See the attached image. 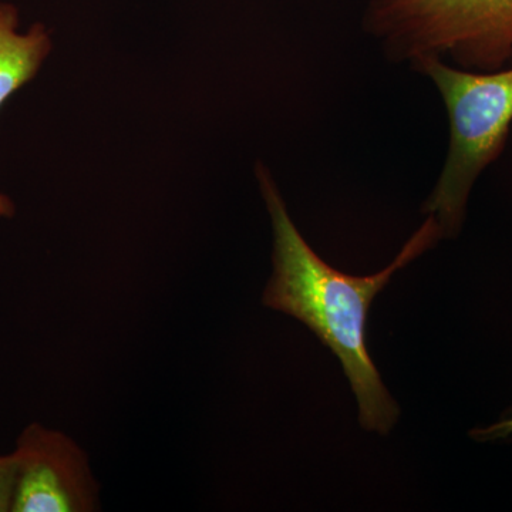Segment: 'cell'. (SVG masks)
Masks as SVG:
<instances>
[{"instance_id": "7", "label": "cell", "mask_w": 512, "mask_h": 512, "mask_svg": "<svg viewBox=\"0 0 512 512\" xmlns=\"http://www.w3.org/2000/svg\"><path fill=\"white\" fill-rule=\"evenodd\" d=\"M512 434V417L488 427V429L474 431V436L480 440L504 439Z\"/></svg>"}, {"instance_id": "4", "label": "cell", "mask_w": 512, "mask_h": 512, "mask_svg": "<svg viewBox=\"0 0 512 512\" xmlns=\"http://www.w3.org/2000/svg\"><path fill=\"white\" fill-rule=\"evenodd\" d=\"M16 483L12 512H92L100 488L89 457L73 439L42 424H29L13 451Z\"/></svg>"}, {"instance_id": "8", "label": "cell", "mask_w": 512, "mask_h": 512, "mask_svg": "<svg viewBox=\"0 0 512 512\" xmlns=\"http://www.w3.org/2000/svg\"><path fill=\"white\" fill-rule=\"evenodd\" d=\"M15 205L6 195L0 194V217H13Z\"/></svg>"}, {"instance_id": "1", "label": "cell", "mask_w": 512, "mask_h": 512, "mask_svg": "<svg viewBox=\"0 0 512 512\" xmlns=\"http://www.w3.org/2000/svg\"><path fill=\"white\" fill-rule=\"evenodd\" d=\"M256 177L274 229V272L262 302L301 320L342 363L359 404L363 429L387 434L400 410L380 379L366 343L370 303L394 272L409 265L443 238L433 215L404 245L392 264L372 276H350L326 264L302 237L274 178L258 164Z\"/></svg>"}, {"instance_id": "2", "label": "cell", "mask_w": 512, "mask_h": 512, "mask_svg": "<svg viewBox=\"0 0 512 512\" xmlns=\"http://www.w3.org/2000/svg\"><path fill=\"white\" fill-rule=\"evenodd\" d=\"M436 84L450 120V147L436 187L423 205L443 238L456 237L477 178L503 154L512 123V67L478 72L451 67L441 57L412 63Z\"/></svg>"}, {"instance_id": "5", "label": "cell", "mask_w": 512, "mask_h": 512, "mask_svg": "<svg viewBox=\"0 0 512 512\" xmlns=\"http://www.w3.org/2000/svg\"><path fill=\"white\" fill-rule=\"evenodd\" d=\"M18 25L15 6L0 3V107L36 76L52 50L45 26L35 25L20 35Z\"/></svg>"}, {"instance_id": "3", "label": "cell", "mask_w": 512, "mask_h": 512, "mask_svg": "<svg viewBox=\"0 0 512 512\" xmlns=\"http://www.w3.org/2000/svg\"><path fill=\"white\" fill-rule=\"evenodd\" d=\"M363 26L399 63L448 56L495 72L512 59V0H372Z\"/></svg>"}, {"instance_id": "6", "label": "cell", "mask_w": 512, "mask_h": 512, "mask_svg": "<svg viewBox=\"0 0 512 512\" xmlns=\"http://www.w3.org/2000/svg\"><path fill=\"white\" fill-rule=\"evenodd\" d=\"M16 483V460L13 453L0 456V512L12 510Z\"/></svg>"}]
</instances>
